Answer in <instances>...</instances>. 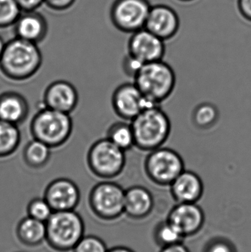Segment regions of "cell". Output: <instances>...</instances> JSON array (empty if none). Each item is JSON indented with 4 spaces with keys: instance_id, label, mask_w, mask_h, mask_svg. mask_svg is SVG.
Segmentation results:
<instances>
[{
    "instance_id": "obj_1",
    "label": "cell",
    "mask_w": 251,
    "mask_h": 252,
    "mask_svg": "<svg viewBox=\"0 0 251 252\" xmlns=\"http://www.w3.org/2000/svg\"><path fill=\"white\" fill-rule=\"evenodd\" d=\"M43 56L38 44L15 37L6 42L0 72L13 81H28L41 69Z\"/></svg>"
},
{
    "instance_id": "obj_2",
    "label": "cell",
    "mask_w": 251,
    "mask_h": 252,
    "mask_svg": "<svg viewBox=\"0 0 251 252\" xmlns=\"http://www.w3.org/2000/svg\"><path fill=\"white\" fill-rule=\"evenodd\" d=\"M135 147L150 152L165 145L170 136V119L159 105L149 106L131 121Z\"/></svg>"
},
{
    "instance_id": "obj_3",
    "label": "cell",
    "mask_w": 251,
    "mask_h": 252,
    "mask_svg": "<svg viewBox=\"0 0 251 252\" xmlns=\"http://www.w3.org/2000/svg\"><path fill=\"white\" fill-rule=\"evenodd\" d=\"M134 83L147 101L160 105L173 93L176 75L169 63L157 61L143 64L134 76Z\"/></svg>"
},
{
    "instance_id": "obj_4",
    "label": "cell",
    "mask_w": 251,
    "mask_h": 252,
    "mask_svg": "<svg viewBox=\"0 0 251 252\" xmlns=\"http://www.w3.org/2000/svg\"><path fill=\"white\" fill-rule=\"evenodd\" d=\"M46 243L56 252H72L85 235V223L75 210L53 212L46 221Z\"/></svg>"
},
{
    "instance_id": "obj_5",
    "label": "cell",
    "mask_w": 251,
    "mask_h": 252,
    "mask_svg": "<svg viewBox=\"0 0 251 252\" xmlns=\"http://www.w3.org/2000/svg\"><path fill=\"white\" fill-rule=\"evenodd\" d=\"M73 121L69 114L42 107L32 118L29 131L32 139L51 148L63 146L70 139Z\"/></svg>"
},
{
    "instance_id": "obj_6",
    "label": "cell",
    "mask_w": 251,
    "mask_h": 252,
    "mask_svg": "<svg viewBox=\"0 0 251 252\" xmlns=\"http://www.w3.org/2000/svg\"><path fill=\"white\" fill-rule=\"evenodd\" d=\"M86 161L94 176L110 180L122 174L126 165V155L125 151L106 137L91 145L87 153Z\"/></svg>"
},
{
    "instance_id": "obj_7",
    "label": "cell",
    "mask_w": 251,
    "mask_h": 252,
    "mask_svg": "<svg viewBox=\"0 0 251 252\" xmlns=\"http://www.w3.org/2000/svg\"><path fill=\"white\" fill-rule=\"evenodd\" d=\"M125 193V189L116 182H99L90 190L88 207L100 220L113 221L124 215Z\"/></svg>"
},
{
    "instance_id": "obj_8",
    "label": "cell",
    "mask_w": 251,
    "mask_h": 252,
    "mask_svg": "<svg viewBox=\"0 0 251 252\" xmlns=\"http://www.w3.org/2000/svg\"><path fill=\"white\" fill-rule=\"evenodd\" d=\"M144 170L149 180L161 187H169L185 170L182 157L172 148L161 147L148 152Z\"/></svg>"
},
{
    "instance_id": "obj_9",
    "label": "cell",
    "mask_w": 251,
    "mask_h": 252,
    "mask_svg": "<svg viewBox=\"0 0 251 252\" xmlns=\"http://www.w3.org/2000/svg\"><path fill=\"white\" fill-rule=\"evenodd\" d=\"M151 6L149 0H114L110 9L112 25L127 34L143 29Z\"/></svg>"
},
{
    "instance_id": "obj_10",
    "label": "cell",
    "mask_w": 251,
    "mask_h": 252,
    "mask_svg": "<svg viewBox=\"0 0 251 252\" xmlns=\"http://www.w3.org/2000/svg\"><path fill=\"white\" fill-rule=\"evenodd\" d=\"M112 105L114 113L128 122L149 106H154L147 101L134 83H125L116 87L112 94Z\"/></svg>"
},
{
    "instance_id": "obj_11",
    "label": "cell",
    "mask_w": 251,
    "mask_h": 252,
    "mask_svg": "<svg viewBox=\"0 0 251 252\" xmlns=\"http://www.w3.org/2000/svg\"><path fill=\"white\" fill-rule=\"evenodd\" d=\"M165 53V41L145 28L131 34L128 54L143 64L163 60Z\"/></svg>"
},
{
    "instance_id": "obj_12",
    "label": "cell",
    "mask_w": 251,
    "mask_h": 252,
    "mask_svg": "<svg viewBox=\"0 0 251 252\" xmlns=\"http://www.w3.org/2000/svg\"><path fill=\"white\" fill-rule=\"evenodd\" d=\"M43 197L54 212L75 210L81 201V191L73 181L58 178L46 187Z\"/></svg>"
},
{
    "instance_id": "obj_13",
    "label": "cell",
    "mask_w": 251,
    "mask_h": 252,
    "mask_svg": "<svg viewBox=\"0 0 251 252\" xmlns=\"http://www.w3.org/2000/svg\"><path fill=\"white\" fill-rule=\"evenodd\" d=\"M181 21L178 13L167 4L152 5L145 28L163 41L172 39L178 34Z\"/></svg>"
},
{
    "instance_id": "obj_14",
    "label": "cell",
    "mask_w": 251,
    "mask_h": 252,
    "mask_svg": "<svg viewBox=\"0 0 251 252\" xmlns=\"http://www.w3.org/2000/svg\"><path fill=\"white\" fill-rule=\"evenodd\" d=\"M167 220L186 238L194 236L201 230L205 223V214L197 203H177L169 212Z\"/></svg>"
},
{
    "instance_id": "obj_15",
    "label": "cell",
    "mask_w": 251,
    "mask_h": 252,
    "mask_svg": "<svg viewBox=\"0 0 251 252\" xmlns=\"http://www.w3.org/2000/svg\"><path fill=\"white\" fill-rule=\"evenodd\" d=\"M79 94L73 84L64 80L53 81L43 95L44 107L69 114L78 107Z\"/></svg>"
},
{
    "instance_id": "obj_16",
    "label": "cell",
    "mask_w": 251,
    "mask_h": 252,
    "mask_svg": "<svg viewBox=\"0 0 251 252\" xmlns=\"http://www.w3.org/2000/svg\"><path fill=\"white\" fill-rule=\"evenodd\" d=\"M170 193L176 203H197L204 192V185L195 172L184 170L171 184Z\"/></svg>"
},
{
    "instance_id": "obj_17",
    "label": "cell",
    "mask_w": 251,
    "mask_h": 252,
    "mask_svg": "<svg viewBox=\"0 0 251 252\" xmlns=\"http://www.w3.org/2000/svg\"><path fill=\"white\" fill-rule=\"evenodd\" d=\"M154 197L147 188L134 185L125 189L124 214L134 220L148 217L154 209Z\"/></svg>"
},
{
    "instance_id": "obj_18",
    "label": "cell",
    "mask_w": 251,
    "mask_h": 252,
    "mask_svg": "<svg viewBox=\"0 0 251 252\" xmlns=\"http://www.w3.org/2000/svg\"><path fill=\"white\" fill-rule=\"evenodd\" d=\"M13 27L16 37L37 44L42 42L48 33L45 17L36 10L22 12Z\"/></svg>"
},
{
    "instance_id": "obj_19",
    "label": "cell",
    "mask_w": 251,
    "mask_h": 252,
    "mask_svg": "<svg viewBox=\"0 0 251 252\" xmlns=\"http://www.w3.org/2000/svg\"><path fill=\"white\" fill-rule=\"evenodd\" d=\"M29 105L25 96L15 91L0 93V120L19 126L28 119Z\"/></svg>"
},
{
    "instance_id": "obj_20",
    "label": "cell",
    "mask_w": 251,
    "mask_h": 252,
    "mask_svg": "<svg viewBox=\"0 0 251 252\" xmlns=\"http://www.w3.org/2000/svg\"><path fill=\"white\" fill-rule=\"evenodd\" d=\"M15 232L19 242L26 247L35 248L46 242V223L29 216L18 222Z\"/></svg>"
},
{
    "instance_id": "obj_21",
    "label": "cell",
    "mask_w": 251,
    "mask_h": 252,
    "mask_svg": "<svg viewBox=\"0 0 251 252\" xmlns=\"http://www.w3.org/2000/svg\"><path fill=\"white\" fill-rule=\"evenodd\" d=\"M50 147L41 141L32 139L24 148L22 157L27 166L32 169H41L45 167L51 157Z\"/></svg>"
},
{
    "instance_id": "obj_22",
    "label": "cell",
    "mask_w": 251,
    "mask_h": 252,
    "mask_svg": "<svg viewBox=\"0 0 251 252\" xmlns=\"http://www.w3.org/2000/svg\"><path fill=\"white\" fill-rule=\"evenodd\" d=\"M21 141L19 126L0 120V158L13 155L20 146Z\"/></svg>"
},
{
    "instance_id": "obj_23",
    "label": "cell",
    "mask_w": 251,
    "mask_h": 252,
    "mask_svg": "<svg viewBox=\"0 0 251 252\" xmlns=\"http://www.w3.org/2000/svg\"><path fill=\"white\" fill-rule=\"evenodd\" d=\"M106 138L125 152L135 147L132 126L128 121H119L112 124L108 129Z\"/></svg>"
},
{
    "instance_id": "obj_24",
    "label": "cell",
    "mask_w": 251,
    "mask_h": 252,
    "mask_svg": "<svg viewBox=\"0 0 251 252\" xmlns=\"http://www.w3.org/2000/svg\"><path fill=\"white\" fill-rule=\"evenodd\" d=\"M153 238L155 242L161 248L184 242L185 239L181 232L167 220L160 222L156 226Z\"/></svg>"
},
{
    "instance_id": "obj_25",
    "label": "cell",
    "mask_w": 251,
    "mask_h": 252,
    "mask_svg": "<svg viewBox=\"0 0 251 252\" xmlns=\"http://www.w3.org/2000/svg\"><path fill=\"white\" fill-rule=\"evenodd\" d=\"M192 119L197 128L207 130L216 125L219 119V112L215 105L203 103L196 106L193 111Z\"/></svg>"
},
{
    "instance_id": "obj_26",
    "label": "cell",
    "mask_w": 251,
    "mask_h": 252,
    "mask_svg": "<svg viewBox=\"0 0 251 252\" xmlns=\"http://www.w3.org/2000/svg\"><path fill=\"white\" fill-rule=\"evenodd\" d=\"M22 13L16 0H0V28L13 26Z\"/></svg>"
},
{
    "instance_id": "obj_27",
    "label": "cell",
    "mask_w": 251,
    "mask_h": 252,
    "mask_svg": "<svg viewBox=\"0 0 251 252\" xmlns=\"http://www.w3.org/2000/svg\"><path fill=\"white\" fill-rule=\"evenodd\" d=\"M53 212V209L44 197L32 198L27 206L28 216L44 223L50 219Z\"/></svg>"
},
{
    "instance_id": "obj_28",
    "label": "cell",
    "mask_w": 251,
    "mask_h": 252,
    "mask_svg": "<svg viewBox=\"0 0 251 252\" xmlns=\"http://www.w3.org/2000/svg\"><path fill=\"white\" fill-rule=\"evenodd\" d=\"M109 248L102 238L94 235H84L72 252H108Z\"/></svg>"
},
{
    "instance_id": "obj_29",
    "label": "cell",
    "mask_w": 251,
    "mask_h": 252,
    "mask_svg": "<svg viewBox=\"0 0 251 252\" xmlns=\"http://www.w3.org/2000/svg\"><path fill=\"white\" fill-rule=\"evenodd\" d=\"M205 252H237L235 246L224 238H215L211 240L204 250Z\"/></svg>"
},
{
    "instance_id": "obj_30",
    "label": "cell",
    "mask_w": 251,
    "mask_h": 252,
    "mask_svg": "<svg viewBox=\"0 0 251 252\" xmlns=\"http://www.w3.org/2000/svg\"><path fill=\"white\" fill-rule=\"evenodd\" d=\"M143 63L137 61V59L133 58L130 55H127L122 62V68H123L124 72L128 76L132 77L133 78L135 76L136 74L138 72Z\"/></svg>"
},
{
    "instance_id": "obj_31",
    "label": "cell",
    "mask_w": 251,
    "mask_h": 252,
    "mask_svg": "<svg viewBox=\"0 0 251 252\" xmlns=\"http://www.w3.org/2000/svg\"><path fill=\"white\" fill-rule=\"evenodd\" d=\"M76 0H44V4L55 11H64L70 8Z\"/></svg>"
},
{
    "instance_id": "obj_32",
    "label": "cell",
    "mask_w": 251,
    "mask_h": 252,
    "mask_svg": "<svg viewBox=\"0 0 251 252\" xmlns=\"http://www.w3.org/2000/svg\"><path fill=\"white\" fill-rule=\"evenodd\" d=\"M22 12L35 11L42 4L44 0H16Z\"/></svg>"
},
{
    "instance_id": "obj_33",
    "label": "cell",
    "mask_w": 251,
    "mask_h": 252,
    "mask_svg": "<svg viewBox=\"0 0 251 252\" xmlns=\"http://www.w3.org/2000/svg\"><path fill=\"white\" fill-rule=\"evenodd\" d=\"M237 8L242 17L251 23V0H237Z\"/></svg>"
},
{
    "instance_id": "obj_34",
    "label": "cell",
    "mask_w": 251,
    "mask_h": 252,
    "mask_svg": "<svg viewBox=\"0 0 251 252\" xmlns=\"http://www.w3.org/2000/svg\"><path fill=\"white\" fill-rule=\"evenodd\" d=\"M159 252H190V250L184 244V242L178 243L173 245L162 247Z\"/></svg>"
},
{
    "instance_id": "obj_35",
    "label": "cell",
    "mask_w": 251,
    "mask_h": 252,
    "mask_svg": "<svg viewBox=\"0 0 251 252\" xmlns=\"http://www.w3.org/2000/svg\"><path fill=\"white\" fill-rule=\"evenodd\" d=\"M108 252H135L131 249L128 248L124 246H116V247H112V248L109 249Z\"/></svg>"
},
{
    "instance_id": "obj_36",
    "label": "cell",
    "mask_w": 251,
    "mask_h": 252,
    "mask_svg": "<svg viewBox=\"0 0 251 252\" xmlns=\"http://www.w3.org/2000/svg\"><path fill=\"white\" fill-rule=\"evenodd\" d=\"M6 42H4L3 38L0 35V59H1V56H2L3 52H4V47H5Z\"/></svg>"
},
{
    "instance_id": "obj_37",
    "label": "cell",
    "mask_w": 251,
    "mask_h": 252,
    "mask_svg": "<svg viewBox=\"0 0 251 252\" xmlns=\"http://www.w3.org/2000/svg\"><path fill=\"white\" fill-rule=\"evenodd\" d=\"M177 1H180V2L182 3H190L192 2V1H195V0H177Z\"/></svg>"
}]
</instances>
